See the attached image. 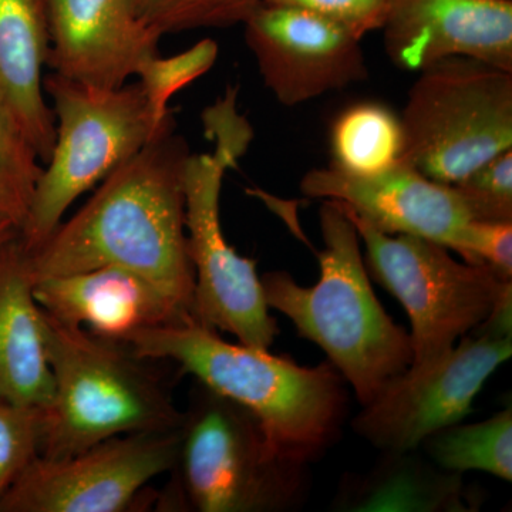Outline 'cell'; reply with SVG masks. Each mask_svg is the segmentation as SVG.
I'll use <instances>...</instances> for the list:
<instances>
[{"label": "cell", "mask_w": 512, "mask_h": 512, "mask_svg": "<svg viewBox=\"0 0 512 512\" xmlns=\"http://www.w3.org/2000/svg\"><path fill=\"white\" fill-rule=\"evenodd\" d=\"M382 30L387 56L407 72L450 57L512 72V0H389Z\"/></svg>", "instance_id": "cell-13"}, {"label": "cell", "mask_w": 512, "mask_h": 512, "mask_svg": "<svg viewBox=\"0 0 512 512\" xmlns=\"http://www.w3.org/2000/svg\"><path fill=\"white\" fill-rule=\"evenodd\" d=\"M218 53L217 42L204 39L183 53L170 57L156 55L143 64L137 74V83L157 124H163L173 116L168 109L170 100L188 84L210 72Z\"/></svg>", "instance_id": "cell-24"}, {"label": "cell", "mask_w": 512, "mask_h": 512, "mask_svg": "<svg viewBox=\"0 0 512 512\" xmlns=\"http://www.w3.org/2000/svg\"><path fill=\"white\" fill-rule=\"evenodd\" d=\"M481 495L420 450L382 451L372 467L340 478L330 510L345 512H473Z\"/></svg>", "instance_id": "cell-18"}, {"label": "cell", "mask_w": 512, "mask_h": 512, "mask_svg": "<svg viewBox=\"0 0 512 512\" xmlns=\"http://www.w3.org/2000/svg\"><path fill=\"white\" fill-rule=\"evenodd\" d=\"M244 28L265 86L286 107L369 77L362 40L306 10L264 3Z\"/></svg>", "instance_id": "cell-12"}, {"label": "cell", "mask_w": 512, "mask_h": 512, "mask_svg": "<svg viewBox=\"0 0 512 512\" xmlns=\"http://www.w3.org/2000/svg\"><path fill=\"white\" fill-rule=\"evenodd\" d=\"M436 466L450 473L483 471L512 481V409L474 424H451L434 431L419 448Z\"/></svg>", "instance_id": "cell-21"}, {"label": "cell", "mask_w": 512, "mask_h": 512, "mask_svg": "<svg viewBox=\"0 0 512 512\" xmlns=\"http://www.w3.org/2000/svg\"><path fill=\"white\" fill-rule=\"evenodd\" d=\"M180 427L124 434L63 458L37 456L0 500V512H126L143 507L154 478L170 473Z\"/></svg>", "instance_id": "cell-10"}, {"label": "cell", "mask_w": 512, "mask_h": 512, "mask_svg": "<svg viewBox=\"0 0 512 512\" xmlns=\"http://www.w3.org/2000/svg\"><path fill=\"white\" fill-rule=\"evenodd\" d=\"M174 127L175 121L104 178L82 210L28 251L33 284L113 266L147 279L192 316L183 183L191 151Z\"/></svg>", "instance_id": "cell-1"}, {"label": "cell", "mask_w": 512, "mask_h": 512, "mask_svg": "<svg viewBox=\"0 0 512 512\" xmlns=\"http://www.w3.org/2000/svg\"><path fill=\"white\" fill-rule=\"evenodd\" d=\"M18 234V229L13 228L12 225L0 224V245L5 244L6 241L16 237Z\"/></svg>", "instance_id": "cell-29"}, {"label": "cell", "mask_w": 512, "mask_h": 512, "mask_svg": "<svg viewBox=\"0 0 512 512\" xmlns=\"http://www.w3.org/2000/svg\"><path fill=\"white\" fill-rule=\"evenodd\" d=\"M43 86L52 99L56 138L19 231L26 251L50 237L80 195L136 156L174 121V116L163 124L154 121L138 83L100 89L52 73Z\"/></svg>", "instance_id": "cell-7"}, {"label": "cell", "mask_w": 512, "mask_h": 512, "mask_svg": "<svg viewBox=\"0 0 512 512\" xmlns=\"http://www.w3.org/2000/svg\"><path fill=\"white\" fill-rule=\"evenodd\" d=\"M47 64L72 82L119 89L158 55L161 35L138 15L134 0H46Z\"/></svg>", "instance_id": "cell-14"}, {"label": "cell", "mask_w": 512, "mask_h": 512, "mask_svg": "<svg viewBox=\"0 0 512 512\" xmlns=\"http://www.w3.org/2000/svg\"><path fill=\"white\" fill-rule=\"evenodd\" d=\"M37 150L0 101V224L22 228L42 177Z\"/></svg>", "instance_id": "cell-22"}, {"label": "cell", "mask_w": 512, "mask_h": 512, "mask_svg": "<svg viewBox=\"0 0 512 512\" xmlns=\"http://www.w3.org/2000/svg\"><path fill=\"white\" fill-rule=\"evenodd\" d=\"M40 407L0 402V500L40 453Z\"/></svg>", "instance_id": "cell-26"}, {"label": "cell", "mask_w": 512, "mask_h": 512, "mask_svg": "<svg viewBox=\"0 0 512 512\" xmlns=\"http://www.w3.org/2000/svg\"><path fill=\"white\" fill-rule=\"evenodd\" d=\"M512 355V338L466 335L457 348L412 363L352 420L357 436L380 451L419 450L434 431L460 423L488 377Z\"/></svg>", "instance_id": "cell-11"}, {"label": "cell", "mask_w": 512, "mask_h": 512, "mask_svg": "<svg viewBox=\"0 0 512 512\" xmlns=\"http://www.w3.org/2000/svg\"><path fill=\"white\" fill-rule=\"evenodd\" d=\"M53 396L42 409L40 457L63 458L124 434L180 427L183 412L127 345L42 311Z\"/></svg>", "instance_id": "cell-5"}, {"label": "cell", "mask_w": 512, "mask_h": 512, "mask_svg": "<svg viewBox=\"0 0 512 512\" xmlns=\"http://www.w3.org/2000/svg\"><path fill=\"white\" fill-rule=\"evenodd\" d=\"M301 191L348 205L384 234L431 239L451 251L470 221L453 185L437 183L403 160L363 177L315 168L302 178Z\"/></svg>", "instance_id": "cell-15"}, {"label": "cell", "mask_w": 512, "mask_h": 512, "mask_svg": "<svg viewBox=\"0 0 512 512\" xmlns=\"http://www.w3.org/2000/svg\"><path fill=\"white\" fill-rule=\"evenodd\" d=\"M419 73L400 116L403 161L453 185L512 150V72L450 57Z\"/></svg>", "instance_id": "cell-8"}, {"label": "cell", "mask_w": 512, "mask_h": 512, "mask_svg": "<svg viewBox=\"0 0 512 512\" xmlns=\"http://www.w3.org/2000/svg\"><path fill=\"white\" fill-rule=\"evenodd\" d=\"M329 167L349 175L382 173L403 160L400 116L376 101L353 104L336 117L330 130Z\"/></svg>", "instance_id": "cell-20"}, {"label": "cell", "mask_w": 512, "mask_h": 512, "mask_svg": "<svg viewBox=\"0 0 512 512\" xmlns=\"http://www.w3.org/2000/svg\"><path fill=\"white\" fill-rule=\"evenodd\" d=\"M319 220V281L302 286L288 272H268L261 276L265 301L291 320L301 338L326 353L360 406H366L412 365V339L376 298L359 234L339 202L323 200Z\"/></svg>", "instance_id": "cell-3"}, {"label": "cell", "mask_w": 512, "mask_h": 512, "mask_svg": "<svg viewBox=\"0 0 512 512\" xmlns=\"http://www.w3.org/2000/svg\"><path fill=\"white\" fill-rule=\"evenodd\" d=\"M50 50L46 0H0V101L49 160L56 121L47 104L43 67Z\"/></svg>", "instance_id": "cell-19"}, {"label": "cell", "mask_w": 512, "mask_h": 512, "mask_svg": "<svg viewBox=\"0 0 512 512\" xmlns=\"http://www.w3.org/2000/svg\"><path fill=\"white\" fill-rule=\"evenodd\" d=\"M235 99L237 92L229 90L207 111L214 150L191 153L184 167L185 231L195 278L192 318L204 328L231 333L242 345L269 350L279 328L265 301L256 261L231 247L221 225L225 173L235 167L252 137Z\"/></svg>", "instance_id": "cell-6"}, {"label": "cell", "mask_w": 512, "mask_h": 512, "mask_svg": "<svg viewBox=\"0 0 512 512\" xmlns=\"http://www.w3.org/2000/svg\"><path fill=\"white\" fill-rule=\"evenodd\" d=\"M33 285L18 234L0 245V402L45 409L53 376Z\"/></svg>", "instance_id": "cell-17"}, {"label": "cell", "mask_w": 512, "mask_h": 512, "mask_svg": "<svg viewBox=\"0 0 512 512\" xmlns=\"http://www.w3.org/2000/svg\"><path fill=\"white\" fill-rule=\"evenodd\" d=\"M339 202V201H338ZM365 245L367 272L397 299L412 323L413 362L454 348L512 286L483 265L457 261L450 249L414 235H389L339 202Z\"/></svg>", "instance_id": "cell-9"}, {"label": "cell", "mask_w": 512, "mask_h": 512, "mask_svg": "<svg viewBox=\"0 0 512 512\" xmlns=\"http://www.w3.org/2000/svg\"><path fill=\"white\" fill-rule=\"evenodd\" d=\"M470 220L512 222V150L453 184Z\"/></svg>", "instance_id": "cell-25"}, {"label": "cell", "mask_w": 512, "mask_h": 512, "mask_svg": "<svg viewBox=\"0 0 512 512\" xmlns=\"http://www.w3.org/2000/svg\"><path fill=\"white\" fill-rule=\"evenodd\" d=\"M454 252L463 261L483 265L507 281L512 279V222L470 220L461 231Z\"/></svg>", "instance_id": "cell-27"}, {"label": "cell", "mask_w": 512, "mask_h": 512, "mask_svg": "<svg viewBox=\"0 0 512 512\" xmlns=\"http://www.w3.org/2000/svg\"><path fill=\"white\" fill-rule=\"evenodd\" d=\"M266 5L306 10L362 40L382 30L389 0H265Z\"/></svg>", "instance_id": "cell-28"}, {"label": "cell", "mask_w": 512, "mask_h": 512, "mask_svg": "<svg viewBox=\"0 0 512 512\" xmlns=\"http://www.w3.org/2000/svg\"><path fill=\"white\" fill-rule=\"evenodd\" d=\"M157 511L289 512L311 491L309 464L276 450L258 419L197 382Z\"/></svg>", "instance_id": "cell-4"}, {"label": "cell", "mask_w": 512, "mask_h": 512, "mask_svg": "<svg viewBox=\"0 0 512 512\" xmlns=\"http://www.w3.org/2000/svg\"><path fill=\"white\" fill-rule=\"evenodd\" d=\"M33 295L53 319L123 345L146 330L194 322L156 285L113 266L42 279Z\"/></svg>", "instance_id": "cell-16"}, {"label": "cell", "mask_w": 512, "mask_h": 512, "mask_svg": "<svg viewBox=\"0 0 512 512\" xmlns=\"http://www.w3.org/2000/svg\"><path fill=\"white\" fill-rule=\"evenodd\" d=\"M144 360L165 359L249 410L279 453L312 464L338 443L348 416L346 380L329 362L299 366L269 350L234 345L215 330L180 323L127 343Z\"/></svg>", "instance_id": "cell-2"}, {"label": "cell", "mask_w": 512, "mask_h": 512, "mask_svg": "<svg viewBox=\"0 0 512 512\" xmlns=\"http://www.w3.org/2000/svg\"><path fill=\"white\" fill-rule=\"evenodd\" d=\"M265 0H134L140 18L161 35L244 25Z\"/></svg>", "instance_id": "cell-23"}]
</instances>
